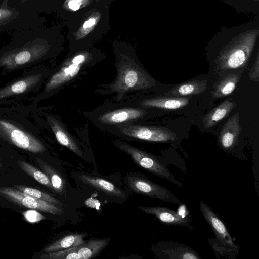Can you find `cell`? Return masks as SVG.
Wrapping results in <instances>:
<instances>
[{
  "instance_id": "17",
  "label": "cell",
  "mask_w": 259,
  "mask_h": 259,
  "mask_svg": "<svg viewBox=\"0 0 259 259\" xmlns=\"http://www.w3.org/2000/svg\"><path fill=\"white\" fill-rule=\"evenodd\" d=\"M242 128L238 112L233 114L226 121L219 135V142L225 150L233 149L238 142Z\"/></svg>"
},
{
  "instance_id": "16",
  "label": "cell",
  "mask_w": 259,
  "mask_h": 259,
  "mask_svg": "<svg viewBox=\"0 0 259 259\" xmlns=\"http://www.w3.org/2000/svg\"><path fill=\"white\" fill-rule=\"evenodd\" d=\"M191 97L156 96L146 98L139 101L131 99L141 106L146 108H159L175 110L187 106Z\"/></svg>"
},
{
  "instance_id": "19",
  "label": "cell",
  "mask_w": 259,
  "mask_h": 259,
  "mask_svg": "<svg viewBox=\"0 0 259 259\" xmlns=\"http://www.w3.org/2000/svg\"><path fill=\"white\" fill-rule=\"evenodd\" d=\"M79 179L84 183L107 195L121 198L125 197L121 189L103 178L82 174L79 176Z\"/></svg>"
},
{
  "instance_id": "1",
  "label": "cell",
  "mask_w": 259,
  "mask_h": 259,
  "mask_svg": "<svg viewBox=\"0 0 259 259\" xmlns=\"http://www.w3.org/2000/svg\"><path fill=\"white\" fill-rule=\"evenodd\" d=\"M259 37V20L223 27L213 38L222 44L216 61L223 70L242 68L248 63Z\"/></svg>"
},
{
  "instance_id": "24",
  "label": "cell",
  "mask_w": 259,
  "mask_h": 259,
  "mask_svg": "<svg viewBox=\"0 0 259 259\" xmlns=\"http://www.w3.org/2000/svg\"><path fill=\"white\" fill-rule=\"evenodd\" d=\"M240 80L238 75L229 74L217 82L211 92L212 98L224 97L231 94L235 89Z\"/></svg>"
},
{
  "instance_id": "15",
  "label": "cell",
  "mask_w": 259,
  "mask_h": 259,
  "mask_svg": "<svg viewBox=\"0 0 259 259\" xmlns=\"http://www.w3.org/2000/svg\"><path fill=\"white\" fill-rule=\"evenodd\" d=\"M42 73L23 76L0 89V99L15 96L28 92L36 86L43 79Z\"/></svg>"
},
{
  "instance_id": "11",
  "label": "cell",
  "mask_w": 259,
  "mask_h": 259,
  "mask_svg": "<svg viewBox=\"0 0 259 259\" xmlns=\"http://www.w3.org/2000/svg\"><path fill=\"white\" fill-rule=\"evenodd\" d=\"M200 210L221 245L234 250L238 248V246L234 243L223 221L213 210L202 201L200 202Z\"/></svg>"
},
{
  "instance_id": "7",
  "label": "cell",
  "mask_w": 259,
  "mask_h": 259,
  "mask_svg": "<svg viewBox=\"0 0 259 259\" xmlns=\"http://www.w3.org/2000/svg\"><path fill=\"white\" fill-rule=\"evenodd\" d=\"M125 183L130 189L136 193L177 205L181 203L170 190L149 180L141 174H128L125 177Z\"/></svg>"
},
{
  "instance_id": "31",
  "label": "cell",
  "mask_w": 259,
  "mask_h": 259,
  "mask_svg": "<svg viewBox=\"0 0 259 259\" xmlns=\"http://www.w3.org/2000/svg\"><path fill=\"white\" fill-rule=\"evenodd\" d=\"M248 76L250 80L258 82L259 81V54L258 51L255 62L251 68Z\"/></svg>"
},
{
  "instance_id": "34",
  "label": "cell",
  "mask_w": 259,
  "mask_h": 259,
  "mask_svg": "<svg viewBox=\"0 0 259 259\" xmlns=\"http://www.w3.org/2000/svg\"><path fill=\"white\" fill-rule=\"evenodd\" d=\"M2 166V163H1V160H0V167Z\"/></svg>"
},
{
  "instance_id": "4",
  "label": "cell",
  "mask_w": 259,
  "mask_h": 259,
  "mask_svg": "<svg viewBox=\"0 0 259 259\" xmlns=\"http://www.w3.org/2000/svg\"><path fill=\"white\" fill-rule=\"evenodd\" d=\"M88 53H79L66 59L54 71L47 81L43 95H51L83 75L89 68L95 65Z\"/></svg>"
},
{
  "instance_id": "21",
  "label": "cell",
  "mask_w": 259,
  "mask_h": 259,
  "mask_svg": "<svg viewBox=\"0 0 259 259\" xmlns=\"http://www.w3.org/2000/svg\"><path fill=\"white\" fill-rule=\"evenodd\" d=\"M84 237L85 235L82 233L66 235L45 247L42 252L45 253L54 252L81 245L85 243Z\"/></svg>"
},
{
  "instance_id": "27",
  "label": "cell",
  "mask_w": 259,
  "mask_h": 259,
  "mask_svg": "<svg viewBox=\"0 0 259 259\" xmlns=\"http://www.w3.org/2000/svg\"><path fill=\"white\" fill-rule=\"evenodd\" d=\"M238 13H259V0H223Z\"/></svg>"
},
{
  "instance_id": "3",
  "label": "cell",
  "mask_w": 259,
  "mask_h": 259,
  "mask_svg": "<svg viewBox=\"0 0 259 259\" xmlns=\"http://www.w3.org/2000/svg\"><path fill=\"white\" fill-rule=\"evenodd\" d=\"M146 108L132 99L119 102H105L87 116L98 128L104 131L121 125L136 124L147 115Z\"/></svg>"
},
{
  "instance_id": "29",
  "label": "cell",
  "mask_w": 259,
  "mask_h": 259,
  "mask_svg": "<svg viewBox=\"0 0 259 259\" xmlns=\"http://www.w3.org/2000/svg\"><path fill=\"white\" fill-rule=\"evenodd\" d=\"M22 214L25 219L30 223H37L45 218L43 215L35 209L27 210L23 212Z\"/></svg>"
},
{
  "instance_id": "10",
  "label": "cell",
  "mask_w": 259,
  "mask_h": 259,
  "mask_svg": "<svg viewBox=\"0 0 259 259\" xmlns=\"http://www.w3.org/2000/svg\"><path fill=\"white\" fill-rule=\"evenodd\" d=\"M0 196L20 207L52 214H61L63 212L62 208L52 203L34 198L14 187H0Z\"/></svg>"
},
{
  "instance_id": "22",
  "label": "cell",
  "mask_w": 259,
  "mask_h": 259,
  "mask_svg": "<svg viewBox=\"0 0 259 259\" xmlns=\"http://www.w3.org/2000/svg\"><path fill=\"white\" fill-rule=\"evenodd\" d=\"M36 161L40 168L50 179L54 192L61 195H65L66 182L61 174L42 159L37 158Z\"/></svg>"
},
{
  "instance_id": "5",
  "label": "cell",
  "mask_w": 259,
  "mask_h": 259,
  "mask_svg": "<svg viewBox=\"0 0 259 259\" xmlns=\"http://www.w3.org/2000/svg\"><path fill=\"white\" fill-rule=\"evenodd\" d=\"M114 143L117 148L130 155L139 167L171 182L180 188H183V184L154 156L121 140H116Z\"/></svg>"
},
{
  "instance_id": "2",
  "label": "cell",
  "mask_w": 259,
  "mask_h": 259,
  "mask_svg": "<svg viewBox=\"0 0 259 259\" xmlns=\"http://www.w3.org/2000/svg\"><path fill=\"white\" fill-rule=\"evenodd\" d=\"M116 76L107 84L99 85L95 92L114 95L106 102H119L135 96L136 93L156 86L155 80L136 60L119 59L115 65Z\"/></svg>"
},
{
  "instance_id": "8",
  "label": "cell",
  "mask_w": 259,
  "mask_h": 259,
  "mask_svg": "<svg viewBox=\"0 0 259 259\" xmlns=\"http://www.w3.org/2000/svg\"><path fill=\"white\" fill-rule=\"evenodd\" d=\"M46 51L44 46L34 42L15 48L1 55L0 67L10 70L26 66L41 59Z\"/></svg>"
},
{
  "instance_id": "14",
  "label": "cell",
  "mask_w": 259,
  "mask_h": 259,
  "mask_svg": "<svg viewBox=\"0 0 259 259\" xmlns=\"http://www.w3.org/2000/svg\"><path fill=\"white\" fill-rule=\"evenodd\" d=\"M47 120L58 142L83 158V152L79 144L60 120L55 116L49 115L47 116Z\"/></svg>"
},
{
  "instance_id": "18",
  "label": "cell",
  "mask_w": 259,
  "mask_h": 259,
  "mask_svg": "<svg viewBox=\"0 0 259 259\" xmlns=\"http://www.w3.org/2000/svg\"><path fill=\"white\" fill-rule=\"evenodd\" d=\"M207 87V81L205 80H191L177 84L164 95L178 97L198 95L206 91Z\"/></svg>"
},
{
  "instance_id": "20",
  "label": "cell",
  "mask_w": 259,
  "mask_h": 259,
  "mask_svg": "<svg viewBox=\"0 0 259 259\" xmlns=\"http://www.w3.org/2000/svg\"><path fill=\"white\" fill-rule=\"evenodd\" d=\"M236 106V102H231L229 99L225 100L203 117L202 119L203 127L208 129L214 126L227 116Z\"/></svg>"
},
{
  "instance_id": "13",
  "label": "cell",
  "mask_w": 259,
  "mask_h": 259,
  "mask_svg": "<svg viewBox=\"0 0 259 259\" xmlns=\"http://www.w3.org/2000/svg\"><path fill=\"white\" fill-rule=\"evenodd\" d=\"M138 208L146 214L155 216L161 223L183 226L190 229L193 228L190 218L182 216L178 212L163 206H139Z\"/></svg>"
},
{
  "instance_id": "12",
  "label": "cell",
  "mask_w": 259,
  "mask_h": 259,
  "mask_svg": "<svg viewBox=\"0 0 259 259\" xmlns=\"http://www.w3.org/2000/svg\"><path fill=\"white\" fill-rule=\"evenodd\" d=\"M155 254L162 259H201L190 247L172 242H158L154 247Z\"/></svg>"
},
{
  "instance_id": "30",
  "label": "cell",
  "mask_w": 259,
  "mask_h": 259,
  "mask_svg": "<svg viewBox=\"0 0 259 259\" xmlns=\"http://www.w3.org/2000/svg\"><path fill=\"white\" fill-rule=\"evenodd\" d=\"M15 13L11 8L0 7V25L11 20L15 16Z\"/></svg>"
},
{
  "instance_id": "26",
  "label": "cell",
  "mask_w": 259,
  "mask_h": 259,
  "mask_svg": "<svg viewBox=\"0 0 259 259\" xmlns=\"http://www.w3.org/2000/svg\"><path fill=\"white\" fill-rule=\"evenodd\" d=\"M13 186L23 193L28 195L34 198L46 201L62 208V206H63V204L59 200L48 193L38 189L25 185L16 184L14 185Z\"/></svg>"
},
{
  "instance_id": "28",
  "label": "cell",
  "mask_w": 259,
  "mask_h": 259,
  "mask_svg": "<svg viewBox=\"0 0 259 259\" xmlns=\"http://www.w3.org/2000/svg\"><path fill=\"white\" fill-rule=\"evenodd\" d=\"M80 246L58 250L54 252L45 253L40 255L41 259H80L78 250Z\"/></svg>"
},
{
  "instance_id": "9",
  "label": "cell",
  "mask_w": 259,
  "mask_h": 259,
  "mask_svg": "<svg viewBox=\"0 0 259 259\" xmlns=\"http://www.w3.org/2000/svg\"><path fill=\"white\" fill-rule=\"evenodd\" d=\"M0 135L10 143L32 153L46 150L38 139L5 120L0 119Z\"/></svg>"
},
{
  "instance_id": "32",
  "label": "cell",
  "mask_w": 259,
  "mask_h": 259,
  "mask_svg": "<svg viewBox=\"0 0 259 259\" xmlns=\"http://www.w3.org/2000/svg\"><path fill=\"white\" fill-rule=\"evenodd\" d=\"M84 1L85 0H69L68 6L72 10L76 11L80 8Z\"/></svg>"
},
{
  "instance_id": "25",
  "label": "cell",
  "mask_w": 259,
  "mask_h": 259,
  "mask_svg": "<svg viewBox=\"0 0 259 259\" xmlns=\"http://www.w3.org/2000/svg\"><path fill=\"white\" fill-rule=\"evenodd\" d=\"M17 163L18 166L28 175L47 187L51 191L54 192L50 179L44 171L23 160H18Z\"/></svg>"
},
{
  "instance_id": "23",
  "label": "cell",
  "mask_w": 259,
  "mask_h": 259,
  "mask_svg": "<svg viewBox=\"0 0 259 259\" xmlns=\"http://www.w3.org/2000/svg\"><path fill=\"white\" fill-rule=\"evenodd\" d=\"M109 242V238H92L80 245L78 254L80 259H89L98 255Z\"/></svg>"
},
{
  "instance_id": "33",
  "label": "cell",
  "mask_w": 259,
  "mask_h": 259,
  "mask_svg": "<svg viewBox=\"0 0 259 259\" xmlns=\"http://www.w3.org/2000/svg\"><path fill=\"white\" fill-rule=\"evenodd\" d=\"M96 20L95 18H91L87 20L83 25V28L84 29H89L92 27L96 23Z\"/></svg>"
},
{
  "instance_id": "6",
  "label": "cell",
  "mask_w": 259,
  "mask_h": 259,
  "mask_svg": "<svg viewBox=\"0 0 259 259\" xmlns=\"http://www.w3.org/2000/svg\"><path fill=\"white\" fill-rule=\"evenodd\" d=\"M117 136L149 142L174 141L176 136L170 129L163 127L147 126L136 124H126L112 127L107 131Z\"/></svg>"
}]
</instances>
